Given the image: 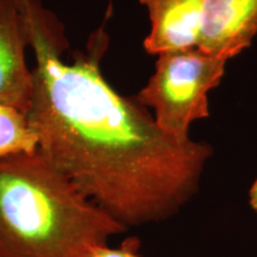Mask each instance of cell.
<instances>
[{"mask_svg":"<svg viewBox=\"0 0 257 257\" xmlns=\"http://www.w3.org/2000/svg\"><path fill=\"white\" fill-rule=\"evenodd\" d=\"M35 56L34 98L27 113L38 147L72 184L125 227L174 217L195 193L212 147L180 142L146 107L106 81V36H93L72 62L57 16L27 0Z\"/></svg>","mask_w":257,"mask_h":257,"instance_id":"6da1fadb","label":"cell"},{"mask_svg":"<svg viewBox=\"0 0 257 257\" xmlns=\"http://www.w3.org/2000/svg\"><path fill=\"white\" fill-rule=\"evenodd\" d=\"M125 231L40 149L0 159V257H88Z\"/></svg>","mask_w":257,"mask_h":257,"instance_id":"7a4b0ae2","label":"cell"},{"mask_svg":"<svg viewBox=\"0 0 257 257\" xmlns=\"http://www.w3.org/2000/svg\"><path fill=\"white\" fill-rule=\"evenodd\" d=\"M226 62L197 48L162 54L135 99L153 108L154 119L166 134L187 142L192 123L210 117L207 94L220 83Z\"/></svg>","mask_w":257,"mask_h":257,"instance_id":"3957f363","label":"cell"},{"mask_svg":"<svg viewBox=\"0 0 257 257\" xmlns=\"http://www.w3.org/2000/svg\"><path fill=\"white\" fill-rule=\"evenodd\" d=\"M32 30L27 0H0V104L28 113L34 74L27 62Z\"/></svg>","mask_w":257,"mask_h":257,"instance_id":"277c9868","label":"cell"},{"mask_svg":"<svg viewBox=\"0 0 257 257\" xmlns=\"http://www.w3.org/2000/svg\"><path fill=\"white\" fill-rule=\"evenodd\" d=\"M257 34V0H206L197 49L229 61Z\"/></svg>","mask_w":257,"mask_h":257,"instance_id":"5b68a950","label":"cell"},{"mask_svg":"<svg viewBox=\"0 0 257 257\" xmlns=\"http://www.w3.org/2000/svg\"><path fill=\"white\" fill-rule=\"evenodd\" d=\"M147 9L150 31L143 47L150 55L197 48L206 0H138Z\"/></svg>","mask_w":257,"mask_h":257,"instance_id":"8992f818","label":"cell"},{"mask_svg":"<svg viewBox=\"0 0 257 257\" xmlns=\"http://www.w3.org/2000/svg\"><path fill=\"white\" fill-rule=\"evenodd\" d=\"M40 149L38 137L24 112L0 104V159L32 154Z\"/></svg>","mask_w":257,"mask_h":257,"instance_id":"52a82bcc","label":"cell"},{"mask_svg":"<svg viewBox=\"0 0 257 257\" xmlns=\"http://www.w3.org/2000/svg\"><path fill=\"white\" fill-rule=\"evenodd\" d=\"M141 239L136 236L127 237L117 248L110 245L99 246L89 253L88 257H142L140 253Z\"/></svg>","mask_w":257,"mask_h":257,"instance_id":"ba28073f","label":"cell"},{"mask_svg":"<svg viewBox=\"0 0 257 257\" xmlns=\"http://www.w3.org/2000/svg\"><path fill=\"white\" fill-rule=\"evenodd\" d=\"M249 202H250V206L252 207V210L257 213V179H256V181L252 184L251 188H250Z\"/></svg>","mask_w":257,"mask_h":257,"instance_id":"9c48e42d","label":"cell"}]
</instances>
